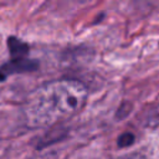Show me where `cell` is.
Segmentation results:
<instances>
[{
    "mask_svg": "<svg viewBox=\"0 0 159 159\" xmlns=\"http://www.w3.org/2000/svg\"><path fill=\"white\" fill-rule=\"evenodd\" d=\"M37 68V62L22 58V60H11L9 63L0 67V81L5 80L7 76L14 73H21V72H29Z\"/></svg>",
    "mask_w": 159,
    "mask_h": 159,
    "instance_id": "obj_2",
    "label": "cell"
},
{
    "mask_svg": "<svg viewBox=\"0 0 159 159\" xmlns=\"http://www.w3.org/2000/svg\"><path fill=\"white\" fill-rule=\"evenodd\" d=\"M7 46H9L10 55H11L12 60L26 58L25 56L29 53V46L25 42H22L21 40H19L16 37H10L7 41Z\"/></svg>",
    "mask_w": 159,
    "mask_h": 159,
    "instance_id": "obj_3",
    "label": "cell"
},
{
    "mask_svg": "<svg viewBox=\"0 0 159 159\" xmlns=\"http://www.w3.org/2000/svg\"><path fill=\"white\" fill-rule=\"evenodd\" d=\"M88 98L87 87L77 80H56L37 87L24 106L26 124L48 127L77 114Z\"/></svg>",
    "mask_w": 159,
    "mask_h": 159,
    "instance_id": "obj_1",
    "label": "cell"
},
{
    "mask_svg": "<svg viewBox=\"0 0 159 159\" xmlns=\"http://www.w3.org/2000/svg\"><path fill=\"white\" fill-rule=\"evenodd\" d=\"M117 159H145V158L140 154H130V155H125V157L117 158Z\"/></svg>",
    "mask_w": 159,
    "mask_h": 159,
    "instance_id": "obj_6",
    "label": "cell"
},
{
    "mask_svg": "<svg viewBox=\"0 0 159 159\" xmlns=\"http://www.w3.org/2000/svg\"><path fill=\"white\" fill-rule=\"evenodd\" d=\"M147 124L153 129H159V104L150 112L147 118Z\"/></svg>",
    "mask_w": 159,
    "mask_h": 159,
    "instance_id": "obj_5",
    "label": "cell"
},
{
    "mask_svg": "<svg viewBox=\"0 0 159 159\" xmlns=\"http://www.w3.org/2000/svg\"><path fill=\"white\" fill-rule=\"evenodd\" d=\"M134 142H135V135L133 133H130V132H124L118 137L117 145L119 148H127V147L133 145Z\"/></svg>",
    "mask_w": 159,
    "mask_h": 159,
    "instance_id": "obj_4",
    "label": "cell"
}]
</instances>
